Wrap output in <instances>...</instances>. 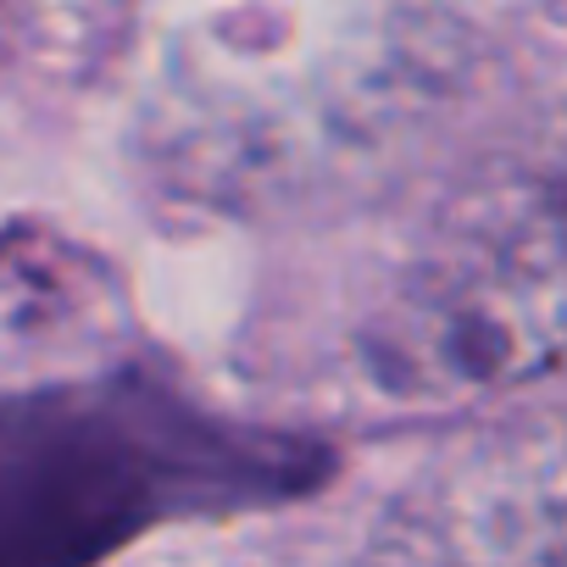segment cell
I'll return each mask as SVG.
<instances>
[{
  "instance_id": "7a4b0ae2",
  "label": "cell",
  "mask_w": 567,
  "mask_h": 567,
  "mask_svg": "<svg viewBox=\"0 0 567 567\" xmlns=\"http://www.w3.org/2000/svg\"><path fill=\"white\" fill-rule=\"evenodd\" d=\"M390 395H484L567 368V128L462 173L362 323Z\"/></svg>"
},
{
  "instance_id": "3957f363",
  "label": "cell",
  "mask_w": 567,
  "mask_h": 567,
  "mask_svg": "<svg viewBox=\"0 0 567 567\" xmlns=\"http://www.w3.org/2000/svg\"><path fill=\"white\" fill-rule=\"evenodd\" d=\"M379 550L451 561H567V434L467 445L412 484Z\"/></svg>"
},
{
  "instance_id": "6da1fadb",
  "label": "cell",
  "mask_w": 567,
  "mask_h": 567,
  "mask_svg": "<svg viewBox=\"0 0 567 567\" xmlns=\"http://www.w3.org/2000/svg\"><path fill=\"white\" fill-rule=\"evenodd\" d=\"M329 456L239 429L178 390L106 373L0 395V567L95 561L184 517H228L323 484Z\"/></svg>"
}]
</instances>
